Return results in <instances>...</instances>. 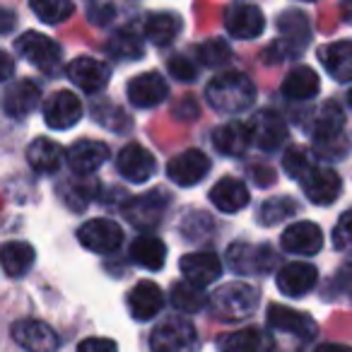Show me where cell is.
<instances>
[{
  "instance_id": "obj_1",
  "label": "cell",
  "mask_w": 352,
  "mask_h": 352,
  "mask_svg": "<svg viewBox=\"0 0 352 352\" xmlns=\"http://www.w3.org/2000/svg\"><path fill=\"white\" fill-rule=\"evenodd\" d=\"M208 104L220 113H241L254 104L256 87L244 73H222L206 89Z\"/></svg>"
},
{
  "instance_id": "obj_2",
  "label": "cell",
  "mask_w": 352,
  "mask_h": 352,
  "mask_svg": "<svg viewBox=\"0 0 352 352\" xmlns=\"http://www.w3.org/2000/svg\"><path fill=\"white\" fill-rule=\"evenodd\" d=\"M258 289L249 283H230L210 294V311L220 321H244L258 307Z\"/></svg>"
},
{
  "instance_id": "obj_3",
  "label": "cell",
  "mask_w": 352,
  "mask_h": 352,
  "mask_svg": "<svg viewBox=\"0 0 352 352\" xmlns=\"http://www.w3.org/2000/svg\"><path fill=\"white\" fill-rule=\"evenodd\" d=\"M342 126H345V116L336 102H326L318 109L316 121H314V147H316L318 157L323 160L345 157L347 142Z\"/></svg>"
},
{
  "instance_id": "obj_4",
  "label": "cell",
  "mask_w": 352,
  "mask_h": 352,
  "mask_svg": "<svg viewBox=\"0 0 352 352\" xmlns=\"http://www.w3.org/2000/svg\"><path fill=\"white\" fill-rule=\"evenodd\" d=\"M278 32L280 39L275 41L270 49H265V58H270V63H280L285 58H294L299 56L311 41V27H309V20L304 12L299 10H285L283 15L278 17Z\"/></svg>"
},
{
  "instance_id": "obj_5",
  "label": "cell",
  "mask_w": 352,
  "mask_h": 352,
  "mask_svg": "<svg viewBox=\"0 0 352 352\" xmlns=\"http://www.w3.org/2000/svg\"><path fill=\"white\" fill-rule=\"evenodd\" d=\"M152 352H196L198 333L188 318L171 316L164 318L160 326H155L150 336Z\"/></svg>"
},
{
  "instance_id": "obj_6",
  "label": "cell",
  "mask_w": 352,
  "mask_h": 352,
  "mask_svg": "<svg viewBox=\"0 0 352 352\" xmlns=\"http://www.w3.org/2000/svg\"><path fill=\"white\" fill-rule=\"evenodd\" d=\"M227 261H230V268L239 275H265L278 263V256L268 244L254 246L246 241H236L227 251Z\"/></svg>"
},
{
  "instance_id": "obj_7",
  "label": "cell",
  "mask_w": 352,
  "mask_h": 352,
  "mask_svg": "<svg viewBox=\"0 0 352 352\" xmlns=\"http://www.w3.org/2000/svg\"><path fill=\"white\" fill-rule=\"evenodd\" d=\"M15 51L32 63L34 68L44 70V73H56L60 63V46L54 39H49L41 32H25L20 39L15 41Z\"/></svg>"
},
{
  "instance_id": "obj_8",
  "label": "cell",
  "mask_w": 352,
  "mask_h": 352,
  "mask_svg": "<svg viewBox=\"0 0 352 352\" xmlns=\"http://www.w3.org/2000/svg\"><path fill=\"white\" fill-rule=\"evenodd\" d=\"M78 239L80 244L87 251H94V254H116L123 244V230L116 225L113 220H107V217H99V220H89L85 222L78 230Z\"/></svg>"
},
{
  "instance_id": "obj_9",
  "label": "cell",
  "mask_w": 352,
  "mask_h": 352,
  "mask_svg": "<svg viewBox=\"0 0 352 352\" xmlns=\"http://www.w3.org/2000/svg\"><path fill=\"white\" fill-rule=\"evenodd\" d=\"M208 171H210V160L201 150H186L166 164V176L176 186H196L206 179Z\"/></svg>"
},
{
  "instance_id": "obj_10",
  "label": "cell",
  "mask_w": 352,
  "mask_h": 352,
  "mask_svg": "<svg viewBox=\"0 0 352 352\" xmlns=\"http://www.w3.org/2000/svg\"><path fill=\"white\" fill-rule=\"evenodd\" d=\"M251 128V140L254 145H258L263 152H273L278 147H283V142L287 140V123L273 109H263L258 111L249 123Z\"/></svg>"
},
{
  "instance_id": "obj_11",
  "label": "cell",
  "mask_w": 352,
  "mask_h": 352,
  "mask_svg": "<svg viewBox=\"0 0 352 352\" xmlns=\"http://www.w3.org/2000/svg\"><path fill=\"white\" fill-rule=\"evenodd\" d=\"M166 196L162 191H152L145 193V196H138L133 201L126 203L123 208V215L131 225H135L138 230H155L162 222L166 210Z\"/></svg>"
},
{
  "instance_id": "obj_12",
  "label": "cell",
  "mask_w": 352,
  "mask_h": 352,
  "mask_svg": "<svg viewBox=\"0 0 352 352\" xmlns=\"http://www.w3.org/2000/svg\"><path fill=\"white\" fill-rule=\"evenodd\" d=\"M12 338L27 352H56L60 345L54 328L44 321H36V318H22V321H17L12 326Z\"/></svg>"
},
{
  "instance_id": "obj_13",
  "label": "cell",
  "mask_w": 352,
  "mask_h": 352,
  "mask_svg": "<svg viewBox=\"0 0 352 352\" xmlns=\"http://www.w3.org/2000/svg\"><path fill=\"white\" fill-rule=\"evenodd\" d=\"M82 118V102L78 99V94L70 89H60L56 92L49 102L44 104V121L54 131H65L73 128L75 123Z\"/></svg>"
},
{
  "instance_id": "obj_14",
  "label": "cell",
  "mask_w": 352,
  "mask_h": 352,
  "mask_svg": "<svg viewBox=\"0 0 352 352\" xmlns=\"http://www.w3.org/2000/svg\"><path fill=\"white\" fill-rule=\"evenodd\" d=\"M116 169L118 174L131 184H145L157 169V162L152 157V152H147L142 145L131 142L126 145L116 157Z\"/></svg>"
},
{
  "instance_id": "obj_15",
  "label": "cell",
  "mask_w": 352,
  "mask_h": 352,
  "mask_svg": "<svg viewBox=\"0 0 352 352\" xmlns=\"http://www.w3.org/2000/svg\"><path fill=\"white\" fill-rule=\"evenodd\" d=\"M299 184H302L309 201L316 203V206H331V203H336V198L340 196V188H342L338 171L328 169V166H314Z\"/></svg>"
},
{
  "instance_id": "obj_16",
  "label": "cell",
  "mask_w": 352,
  "mask_h": 352,
  "mask_svg": "<svg viewBox=\"0 0 352 352\" xmlns=\"http://www.w3.org/2000/svg\"><path fill=\"white\" fill-rule=\"evenodd\" d=\"M225 30L230 32V36H234V39H256V36H261L265 30L263 12L256 6H249V3H236V6L227 8Z\"/></svg>"
},
{
  "instance_id": "obj_17",
  "label": "cell",
  "mask_w": 352,
  "mask_h": 352,
  "mask_svg": "<svg viewBox=\"0 0 352 352\" xmlns=\"http://www.w3.org/2000/svg\"><path fill=\"white\" fill-rule=\"evenodd\" d=\"M278 289L285 297H304L309 294L318 283V270L311 263H302V261H294L287 263L278 270Z\"/></svg>"
},
{
  "instance_id": "obj_18",
  "label": "cell",
  "mask_w": 352,
  "mask_h": 352,
  "mask_svg": "<svg viewBox=\"0 0 352 352\" xmlns=\"http://www.w3.org/2000/svg\"><path fill=\"white\" fill-rule=\"evenodd\" d=\"M68 78L78 89L87 94H97L109 85L111 70H109L107 63L97 58H75L68 65Z\"/></svg>"
},
{
  "instance_id": "obj_19",
  "label": "cell",
  "mask_w": 352,
  "mask_h": 352,
  "mask_svg": "<svg viewBox=\"0 0 352 352\" xmlns=\"http://www.w3.org/2000/svg\"><path fill=\"white\" fill-rule=\"evenodd\" d=\"M268 326L275 328V331L297 336V338H302V340H311L318 331L316 321H314L309 314L283 307V304H273V307L268 309Z\"/></svg>"
},
{
  "instance_id": "obj_20",
  "label": "cell",
  "mask_w": 352,
  "mask_h": 352,
  "mask_svg": "<svg viewBox=\"0 0 352 352\" xmlns=\"http://www.w3.org/2000/svg\"><path fill=\"white\" fill-rule=\"evenodd\" d=\"M182 275L186 283L196 285V287H208L222 275V263L212 251H196V254H186L179 261Z\"/></svg>"
},
{
  "instance_id": "obj_21",
  "label": "cell",
  "mask_w": 352,
  "mask_h": 352,
  "mask_svg": "<svg viewBox=\"0 0 352 352\" xmlns=\"http://www.w3.org/2000/svg\"><path fill=\"white\" fill-rule=\"evenodd\" d=\"M169 97V85L160 73H142L128 82V99L138 109H152Z\"/></svg>"
},
{
  "instance_id": "obj_22",
  "label": "cell",
  "mask_w": 352,
  "mask_h": 352,
  "mask_svg": "<svg viewBox=\"0 0 352 352\" xmlns=\"http://www.w3.org/2000/svg\"><path fill=\"white\" fill-rule=\"evenodd\" d=\"M283 249L287 254L297 256H314L321 251L323 246V232L314 222H294L287 230L283 232V239H280Z\"/></svg>"
},
{
  "instance_id": "obj_23",
  "label": "cell",
  "mask_w": 352,
  "mask_h": 352,
  "mask_svg": "<svg viewBox=\"0 0 352 352\" xmlns=\"http://www.w3.org/2000/svg\"><path fill=\"white\" fill-rule=\"evenodd\" d=\"M164 307V294H162L160 285L150 283V280H140L128 294V309H131L133 318L138 321H150Z\"/></svg>"
},
{
  "instance_id": "obj_24",
  "label": "cell",
  "mask_w": 352,
  "mask_h": 352,
  "mask_svg": "<svg viewBox=\"0 0 352 352\" xmlns=\"http://www.w3.org/2000/svg\"><path fill=\"white\" fill-rule=\"evenodd\" d=\"M273 338L261 328H241L217 338L220 352H273Z\"/></svg>"
},
{
  "instance_id": "obj_25",
  "label": "cell",
  "mask_w": 352,
  "mask_h": 352,
  "mask_svg": "<svg viewBox=\"0 0 352 352\" xmlns=\"http://www.w3.org/2000/svg\"><path fill=\"white\" fill-rule=\"evenodd\" d=\"M109 160V147L99 140H78L68 152V164L78 176H89Z\"/></svg>"
},
{
  "instance_id": "obj_26",
  "label": "cell",
  "mask_w": 352,
  "mask_h": 352,
  "mask_svg": "<svg viewBox=\"0 0 352 352\" xmlns=\"http://www.w3.org/2000/svg\"><path fill=\"white\" fill-rule=\"evenodd\" d=\"M39 102H41V89L32 80H20V82L8 87L6 97H3V109H6L8 116L25 118L39 107Z\"/></svg>"
},
{
  "instance_id": "obj_27",
  "label": "cell",
  "mask_w": 352,
  "mask_h": 352,
  "mask_svg": "<svg viewBox=\"0 0 352 352\" xmlns=\"http://www.w3.org/2000/svg\"><path fill=\"white\" fill-rule=\"evenodd\" d=\"M249 188L244 182L234 179V176H225L212 186L210 191V203L220 212H239L249 206Z\"/></svg>"
},
{
  "instance_id": "obj_28",
  "label": "cell",
  "mask_w": 352,
  "mask_h": 352,
  "mask_svg": "<svg viewBox=\"0 0 352 352\" xmlns=\"http://www.w3.org/2000/svg\"><path fill=\"white\" fill-rule=\"evenodd\" d=\"M251 128L241 121H230L225 126L215 128L212 133V145L225 157H241L251 145Z\"/></svg>"
},
{
  "instance_id": "obj_29",
  "label": "cell",
  "mask_w": 352,
  "mask_h": 352,
  "mask_svg": "<svg viewBox=\"0 0 352 352\" xmlns=\"http://www.w3.org/2000/svg\"><path fill=\"white\" fill-rule=\"evenodd\" d=\"M63 147L56 140H49V138H36L27 147V162L39 174H56L60 169V164H63Z\"/></svg>"
},
{
  "instance_id": "obj_30",
  "label": "cell",
  "mask_w": 352,
  "mask_h": 352,
  "mask_svg": "<svg viewBox=\"0 0 352 352\" xmlns=\"http://www.w3.org/2000/svg\"><path fill=\"white\" fill-rule=\"evenodd\" d=\"M321 63L336 82H352V41H333L323 46Z\"/></svg>"
},
{
  "instance_id": "obj_31",
  "label": "cell",
  "mask_w": 352,
  "mask_h": 352,
  "mask_svg": "<svg viewBox=\"0 0 352 352\" xmlns=\"http://www.w3.org/2000/svg\"><path fill=\"white\" fill-rule=\"evenodd\" d=\"M36 251L27 241H8L0 246V265L10 278H22L32 270Z\"/></svg>"
},
{
  "instance_id": "obj_32",
  "label": "cell",
  "mask_w": 352,
  "mask_h": 352,
  "mask_svg": "<svg viewBox=\"0 0 352 352\" xmlns=\"http://www.w3.org/2000/svg\"><path fill=\"white\" fill-rule=\"evenodd\" d=\"M321 89V80L307 65H299V68L289 70V75L283 82V94L289 99V102H307V99H314Z\"/></svg>"
},
{
  "instance_id": "obj_33",
  "label": "cell",
  "mask_w": 352,
  "mask_h": 352,
  "mask_svg": "<svg viewBox=\"0 0 352 352\" xmlns=\"http://www.w3.org/2000/svg\"><path fill=\"white\" fill-rule=\"evenodd\" d=\"M131 261L147 270H162L166 261V246L155 234H142L131 244Z\"/></svg>"
},
{
  "instance_id": "obj_34",
  "label": "cell",
  "mask_w": 352,
  "mask_h": 352,
  "mask_svg": "<svg viewBox=\"0 0 352 352\" xmlns=\"http://www.w3.org/2000/svg\"><path fill=\"white\" fill-rule=\"evenodd\" d=\"M109 56H113L121 63L128 60H140L145 56V44H142V36L138 34L133 27H121V30L113 32V36L107 44Z\"/></svg>"
},
{
  "instance_id": "obj_35",
  "label": "cell",
  "mask_w": 352,
  "mask_h": 352,
  "mask_svg": "<svg viewBox=\"0 0 352 352\" xmlns=\"http://www.w3.org/2000/svg\"><path fill=\"white\" fill-rule=\"evenodd\" d=\"M182 17L174 15V12H157L150 15L145 22V36L155 46H169L174 44V39L182 34Z\"/></svg>"
},
{
  "instance_id": "obj_36",
  "label": "cell",
  "mask_w": 352,
  "mask_h": 352,
  "mask_svg": "<svg viewBox=\"0 0 352 352\" xmlns=\"http://www.w3.org/2000/svg\"><path fill=\"white\" fill-rule=\"evenodd\" d=\"M171 304H174L179 311L196 314L208 304V297L203 294V287H196V285L184 280V283H176L174 287H171Z\"/></svg>"
},
{
  "instance_id": "obj_37",
  "label": "cell",
  "mask_w": 352,
  "mask_h": 352,
  "mask_svg": "<svg viewBox=\"0 0 352 352\" xmlns=\"http://www.w3.org/2000/svg\"><path fill=\"white\" fill-rule=\"evenodd\" d=\"M30 8L46 25H60L75 12L73 0H30Z\"/></svg>"
},
{
  "instance_id": "obj_38",
  "label": "cell",
  "mask_w": 352,
  "mask_h": 352,
  "mask_svg": "<svg viewBox=\"0 0 352 352\" xmlns=\"http://www.w3.org/2000/svg\"><path fill=\"white\" fill-rule=\"evenodd\" d=\"M297 212V203L287 196H278V198H268V201L261 206L258 210V222L261 225H278V222L287 220Z\"/></svg>"
},
{
  "instance_id": "obj_39",
  "label": "cell",
  "mask_w": 352,
  "mask_h": 352,
  "mask_svg": "<svg viewBox=\"0 0 352 352\" xmlns=\"http://www.w3.org/2000/svg\"><path fill=\"white\" fill-rule=\"evenodd\" d=\"M198 58L208 68H222L232 60V49L225 39H210L198 46Z\"/></svg>"
},
{
  "instance_id": "obj_40",
  "label": "cell",
  "mask_w": 352,
  "mask_h": 352,
  "mask_svg": "<svg viewBox=\"0 0 352 352\" xmlns=\"http://www.w3.org/2000/svg\"><path fill=\"white\" fill-rule=\"evenodd\" d=\"M283 169L287 171L289 179H294V182H302L304 176L314 169L311 157H309V152L304 150V147H289V150L285 152V157H283Z\"/></svg>"
},
{
  "instance_id": "obj_41",
  "label": "cell",
  "mask_w": 352,
  "mask_h": 352,
  "mask_svg": "<svg viewBox=\"0 0 352 352\" xmlns=\"http://www.w3.org/2000/svg\"><path fill=\"white\" fill-rule=\"evenodd\" d=\"M94 116L99 118V123H104L107 128H113L116 133H123L131 128V118L118 107H111V104H99V107H94Z\"/></svg>"
},
{
  "instance_id": "obj_42",
  "label": "cell",
  "mask_w": 352,
  "mask_h": 352,
  "mask_svg": "<svg viewBox=\"0 0 352 352\" xmlns=\"http://www.w3.org/2000/svg\"><path fill=\"white\" fill-rule=\"evenodd\" d=\"M166 65H169V73L174 75L179 82H193V80L198 78V65L184 54L169 58V63H166Z\"/></svg>"
},
{
  "instance_id": "obj_43",
  "label": "cell",
  "mask_w": 352,
  "mask_h": 352,
  "mask_svg": "<svg viewBox=\"0 0 352 352\" xmlns=\"http://www.w3.org/2000/svg\"><path fill=\"white\" fill-rule=\"evenodd\" d=\"M333 246L338 251H347L352 254V210H347L345 215H340L336 230H333Z\"/></svg>"
},
{
  "instance_id": "obj_44",
  "label": "cell",
  "mask_w": 352,
  "mask_h": 352,
  "mask_svg": "<svg viewBox=\"0 0 352 352\" xmlns=\"http://www.w3.org/2000/svg\"><path fill=\"white\" fill-rule=\"evenodd\" d=\"M78 352H118V345L109 338H87L80 342Z\"/></svg>"
},
{
  "instance_id": "obj_45",
  "label": "cell",
  "mask_w": 352,
  "mask_h": 352,
  "mask_svg": "<svg viewBox=\"0 0 352 352\" xmlns=\"http://www.w3.org/2000/svg\"><path fill=\"white\" fill-rule=\"evenodd\" d=\"M12 73H15V58H12V56H8L6 51L0 49V82L10 80Z\"/></svg>"
},
{
  "instance_id": "obj_46",
  "label": "cell",
  "mask_w": 352,
  "mask_h": 352,
  "mask_svg": "<svg viewBox=\"0 0 352 352\" xmlns=\"http://www.w3.org/2000/svg\"><path fill=\"white\" fill-rule=\"evenodd\" d=\"M15 22H17L15 12L8 10V8H0V34H8V32L15 30Z\"/></svg>"
},
{
  "instance_id": "obj_47",
  "label": "cell",
  "mask_w": 352,
  "mask_h": 352,
  "mask_svg": "<svg viewBox=\"0 0 352 352\" xmlns=\"http://www.w3.org/2000/svg\"><path fill=\"white\" fill-rule=\"evenodd\" d=\"M254 179L258 184H273L275 182V174L270 166H256L254 169Z\"/></svg>"
},
{
  "instance_id": "obj_48",
  "label": "cell",
  "mask_w": 352,
  "mask_h": 352,
  "mask_svg": "<svg viewBox=\"0 0 352 352\" xmlns=\"http://www.w3.org/2000/svg\"><path fill=\"white\" fill-rule=\"evenodd\" d=\"M340 287L347 292V297L352 299V265H345V270L340 273Z\"/></svg>"
},
{
  "instance_id": "obj_49",
  "label": "cell",
  "mask_w": 352,
  "mask_h": 352,
  "mask_svg": "<svg viewBox=\"0 0 352 352\" xmlns=\"http://www.w3.org/2000/svg\"><path fill=\"white\" fill-rule=\"evenodd\" d=\"M316 352H352V347L340 345V342H326V345L316 347Z\"/></svg>"
},
{
  "instance_id": "obj_50",
  "label": "cell",
  "mask_w": 352,
  "mask_h": 352,
  "mask_svg": "<svg viewBox=\"0 0 352 352\" xmlns=\"http://www.w3.org/2000/svg\"><path fill=\"white\" fill-rule=\"evenodd\" d=\"M347 104H350V109H352V89H350V94H347Z\"/></svg>"
},
{
  "instance_id": "obj_51",
  "label": "cell",
  "mask_w": 352,
  "mask_h": 352,
  "mask_svg": "<svg viewBox=\"0 0 352 352\" xmlns=\"http://www.w3.org/2000/svg\"><path fill=\"white\" fill-rule=\"evenodd\" d=\"M304 3H316V0H304Z\"/></svg>"
},
{
  "instance_id": "obj_52",
  "label": "cell",
  "mask_w": 352,
  "mask_h": 352,
  "mask_svg": "<svg viewBox=\"0 0 352 352\" xmlns=\"http://www.w3.org/2000/svg\"><path fill=\"white\" fill-rule=\"evenodd\" d=\"M350 3H352V0H350Z\"/></svg>"
}]
</instances>
